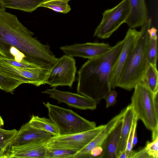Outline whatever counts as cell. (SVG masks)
<instances>
[{
	"label": "cell",
	"mask_w": 158,
	"mask_h": 158,
	"mask_svg": "<svg viewBox=\"0 0 158 158\" xmlns=\"http://www.w3.org/2000/svg\"><path fill=\"white\" fill-rule=\"evenodd\" d=\"M145 148L151 158H157L158 138L151 142L148 141Z\"/></svg>",
	"instance_id": "obj_28"
},
{
	"label": "cell",
	"mask_w": 158,
	"mask_h": 158,
	"mask_svg": "<svg viewBox=\"0 0 158 158\" xmlns=\"http://www.w3.org/2000/svg\"><path fill=\"white\" fill-rule=\"evenodd\" d=\"M40 7H44L50 9L59 13L66 14L71 9L68 2L60 0H53L43 2Z\"/></svg>",
	"instance_id": "obj_22"
},
{
	"label": "cell",
	"mask_w": 158,
	"mask_h": 158,
	"mask_svg": "<svg viewBox=\"0 0 158 158\" xmlns=\"http://www.w3.org/2000/svg\"><path fill=\"white\" fill-rule=\"evenodd\" d=\"M77 69L75 59L64 55L58 58L51 67L46 84L51 87L67 86L72 87L75 81Z\"/></svg>",
	"instance_id": "obj_7"
},
{
	"label": "cell",
	"mask_w": 158,
	"mask_h": 158,
	"mask_svg": "<svg viewBox=\"0 0 158 158\" xmlns=\"http://www.w3.org/2000/svg\"><path fill=\"white\" fill-rule=\"evenodd\" d=\"M0 59L9 64L26 70L34 71L39 68H41L33 64L22 62H17L14 60L1 56Z\"/></svg>",
	"instance_id": "obj_26"
},
{
	"label": "cell",
	"mask_w": 158,
	"mask_h": 158,
	"mask_svg": "<svg viewBox=\"0 0 158 158\" xmlns=\"http://www.w3.org/2000/svg\"><path fill=\"white\" fill-rule=\"evenodd\" d=\"M140 34L135 28H129L123 39L122 49L110 72L109 85L110 89L117 87V83L122 71L133 49Z\"/></svg>",
	"instance_id": "obj_10"
},
{
	"label": "cell",
	"mask_w": 158,
	"mask_h": 158,
	"mask_svg": "<svg viewBox=\"0 0 158 158\" xmlns=\"http://www.w3.org/2000/svg\"><path fill=\"white\" fill-rule=\"evenodd\" d=\"M118 158H128L126 150L123 151L119 155Z\"/></svg>",
	"instance_id": "obj_36"
},
{
	"label": "cell",
	"mask_w": 158,
	"mask_h": 158,
	"mask_svg": "<svg viewBox=\"0 0 158 158\" xmlns=\"http://www.w3.org/2000/svg\"><path fill=\"white\" fill-rule=\"evenodd\" d=\"M103 149L101 146H98L93 148L90 152L89 158H99L102 154Z\"/></svg>",
	"instance_id": "obj_33"
},
{
	"label": "cell",
	"mask_w": 158,
	"mask_h": 158,
	"mask_svg": "<svg viewBox=\"0 0 158 158\" xmlns=\"http://www.w3.org/2000/svg\"><path fill=\"white\" fill-rule=\"evenodd\" d=\"M23 83L19 80L0 74V89L6 92L13 94L17 88Z\"/></svg>",
	"instance_id": "obj_23"
},
{
	"label": "cell",
	"mask_w": 158,
	"mask_h": 158,
	"mask_svg": "<svg viewBox=\"0 0 158 158\" xmlns=\"http://www.w3.org/2000/svg\"><path fill=\"white\" fill-rule=\"evenodd\" d=\"M42 93L48 94L50 98L77 109L93 110L96 108L97 104L94 100L78 93L60 91L55 87L47 89Z\"/></svg>",
	"instance_id": "obj_12"
},
{
	"label": "cell",
	"mask_w": 158,
	"mask_h": 158,
	"mask_svg": "<svg viewBox=\"0 0 158 158\" xmlns=\"http://www.w3.org/2000/svg\"><path fill=\"white\" fill-rule=\"evenodd\" d=\"M110 131L105 127L93 139L81 150L77 152L73 158H89L90 151L98 146H102L107 134Z\"/></svg>",
	"instance_id": "obj_20"
},
{
	"label": "cell",
	"mask_w": 158,
	"mask_h": 158,
	"mask_svg": "<svg viewBox=\"0 0 158 158\" xmlns=\"http://www.w3.org/2000/svg\"><path fill=\"white\" fill-rule=\"evenodd\" d=\"M28 123L32 127L47 132L53 136L60 135L58 128L50 118L33 115Z\"/></svg>",
	"instance_id": "obj_19"
},
{
	"label": "cell",
	"mask_w": 158,
	"mask_h": 158,
	"mask_svg": "<svg viewBox=\"0 0 158 158\" xmlns=\"http://www.w3.org/2000/svg\"><path fill=\"white\" fill-rule=\"evenodd\" d=\"M138 142L136 129L134 131L132 141V147L133 148L136 144Z\"/></svg>",
	"instance_id": "obj_35"
},
{
	"label": "cell",
	"mask_w": 158,
	"mask_h": 158,
	"mask_svg": "<svg viewBox=\"0 0 158 158\" xmlns=\"http://www.w3.org/2000/svg\"><path fill=\"white\" fill-rule=\"evenodd\" d=\"M124 44L123 40L108 52L89 59L78 72L77 92L94 100L97 104L105 99L111 89L109 77Z\"/></svg>",
	"instance_id": "obj_2"
},
{
	"label": "cell",
	"mask_w": 158,
	"mask_h": 158,
	"mask_svg": "<svg viewBox=\"0 0 158 158\" xmlns=\"http://www.w3.org/2000/svg\"><path fill=\"white\" fill-rule=\"evenodd\" d=\"M157 30L156 28L154 27H150L148 30L149 37L153 39L157 40Z\"/></svg>",
	"instance_id": "obj_34"
},
{
	"label": "cell",
	"mask_w": 158,
	"mask_h": 158,
	"mask_svg": "<svg viewBox=\"0 0 158 158\" xmlns=\"http://www.w3.org/2000/svg\"><path fill=\"white\" fill-rule=\"evenodd\" d=\"M105 125L81 133L53 136L46 142L47 148L67 149L77 152L93 139L104 129Z\"/></svg>",
	"instance_id": "obj_8"
},
{
	"label": "cell",
	"mask_w": 158,
	"mask_h": 158,
	"mask_svg": "<svg viewBox=\"0 0 158 158\" xmlns=\"http://www.w3.org/2000/svg\"><path fill=\"white\" fill-rule=\"evenodd\" d=\"M135 114L130 105L126 108L123 117V123L117 152V158L126 149L128 137L131 131Z\"/></svg>",
	"instance_id": "obj_17"
},
{
	"label": "cell",
	"mask_w": 158,
	"mask_h": 158,
	"mask_svg": "<svg viewBox=\"0 0 158 158\" xmlns=\"http://www.w3.org/2000/svg\"><path fill=\"white\" fill-rule=\"evenodd\" d=\"M117 92L114 90L111 89L105 98L106 101V108L114 105L116 102V98Z\"/></svg>",
	"instance_id": "obj_31"
},
{
	"label": "cell",
	"mask_w": 158,
	"mask_h": 158,
	"mask_svg": "<svg viewBox=\"0 0 158 158\" xmlns=\"http://www.w3.org/2000/svg\"><path fill=\"white\" fill-rule=\"evenodd\" d=\"M51 69L39 68L34 71L26 70L9 64L0 59V74L36 86L46 84Z\"/></svg>",
	"instance_id": "obj_9"
},
{
	"label": "cell",
	"mask_w": 158,
	"mask_h": 158,
	"mask_svg": "<svg viewBox=\"0 0 158 158\" xmlns=\"http://www.w3.org/2000/svg\"><path fill=\"white\" fill-rule=\"evenodd\" d=\"M142 78L152 92H158V72L156 65L149 64Z\"/></svg>",
	"instance_id": "obj_21"
},
{
	"label": "cell",
	"mask_w": 158,
	"mask_h": 158,
	"mask_svg": "<svg viewBox=\"0 0 158 158\" xmlns=\"http://www.w3.org/2000/svg\"><path fill=\"white\" fill-rule=\"evenodd\" d=\"M122 118L106 136L101 146L103 151L99 158H117V152L123 123Z\"/></svg>",
	"instance_id": "obj_16"
},
{
	"label": "cell",
	"mask_w": 158,
	"mask_h": 158,
	"mask_svg": "<svg viewBox=\"0 0 158 158\" xmlns=\"http://www.w3.org/2000/svg\"><path fill=\"white\" fill-rule=\"evenodd\" d=\"M43 103L48 110L49 118L58 128L59 135L83 132L97 127L95 122L87 120L72 110L48 102Z\"/></svg>",
	"instance_id": "obj_5"
},
{
	"label": "cell",
	"mask_w": 158,
	"mask_h": 158,
	"mask_svg": "<svg viewBox=\"0 0 158 158\" xmlns=\"http://www.w3.org/2000/svg\"><path fill=\"white\" fill-rule=\"evenodd\" d=\"M18 131L14 129L11 130H6L0 127V142L15 137Z\"/></svg>",
	"instance_id": "obj_30"
},
{
	"label": "cell",
	"mask_w": 158,
	"mask_h": 158,
	"mask_svg": "<svg viewBox=\"0 0 158 158\" xmlns=\"http://www.w3.org/2000/svg\"><path fill=\"white\" fill-rule=\"evenodd\" d=\"M45 0H0L4 7L31 12L36 10Z\"/></svg>",
	"instance_id": "obj_18"
},
{
	"label": "cell",
	"mask_w": 158,
	"mask_h": 158,
	"mask_svg": "<svg viewBox=\"0 0 158 158\" xmlns=\"http://www.w3.org/2000/svg\"><path fill=\"white\" fill-rule=\"evenodd\" d=\"M112 47L105 43L87 42L65 45L60 49L67 56L90 59L99 56L109 51Z\"/></svg>",
	"instance_id": "obj_11"
},
{
	"label": "cell",
	"mask_w": 158,
	"mask_h": 158,
	"mask_svg": "<svg viewBox=\"0 0 158 158\" xmlns=\"http://www.w3.org/2000/svg\"><path fill=\"white\" fill-rule=\"evenodd\" d=\"M152 22V19H148L141 26L136 43L122 71L117 87L131 91L143 77L149 64L147 57L148 30Z\"/></svg>",
	"instance_id": "obj_3"
},
{
	"label": "cell",
	"mask_w": 158,
	"mask_h": 158,
	"mask_svg": "<svg viewBox=\"0 0 158 158\" xmlns=\"http://www.w3.org/2000/svg\"><path fill=\"white\" fill-rule=\"evenodd\" d=\"M15 137L0 142V158H6Z\"/></svg>",
	"instance_id": "obj_29"
},
{
	"label": "cell",
	"mask_w": 158,
	"mask_h": 158,
	"mask_svg": "<svg viewBox=\"0 0 158 158\" xmlns=\"http://www.w3.org/2000/svg\"><path fill=\"white\" fill-rule=\"evenodd\" d=\"M52 136L47 132L32 127L28 122L18 131L12 141V146L32 142H47Z\"/></svg>",
	"instance_id": "obj_14"
},
{
	"label": "cell",
	"mask_w": 158,
	"mask_h": 158,
	"mask_svg": "<svg viewBox=\"0 0 158 158\" xmlns=\"http://www.w3.org/2000/svg\"><path fill=\"white\" fill-rule=\"evenodd\" d=\"M128 0H123L114 7L104 11L102 20L94 36L102 39L109 38L123 23L129 13Z\"/></svg>",
	"instance_id": "obj_6"
},
{
	"label": "cell",
	"mask_w": 158,
	"mask_h": 158,
	"mask_svg": "<svg viewBox=\"0 0 158 158\" xmlns=\"http://www.w3.org/2000/svg\"><path fill=\"white\" fill-rule=\"evenodd\" d=\"M4 125V121L2 117L0 115V127Z\"/></svg>",
	"instance_id": "obj_37"
},
{
	"label": "cell",
	"mask_w": 158,
	"mask_h": 158,
	"mask_svg": "<svg viewBox=\"0 0 158 158\" xmlns=\"http://www.w3.org/2000/svg\"><path fill=\"white\" fill-rule=\"evenodd\" d=\"M157 40L149 37L147 48V57L149 64L156 65L157 60Z\"/></svg>",
	"instance_id": "obj_25"
},
{
	"label": "cell",
	"mask_w": 158,
	"mask_h": 158,
	"mask_svg": "<svg viewBox=\"0 0 158 158\" xmlns=\"http://www.w3.org/2000/svg\"><path fill=\"white\" fill-rule=\"evenodd\" d=\"M130 11L126 20L130 28L142 26L148 20V11L145 0H128Z\"/></svg>",
	"instance_id": "obj_15"
},
{
	"label": "cell",
	"mask_w": 158,
	"mask_h": 158,
	"mask_svg": "<svg viewBox=\"0 0 158 158\" xmlns=\"http://www.w3.org/2000/svg\"><path fill=\"white\" fill-rule=\"evenodd\" d=\"M151 158V157L147 152L145 147L138 152H135L133 151L131 157V158Z\"/></svg>",
	"instance_id": "obj_32"
},
{
	"label": "cell",
	"mask_w": 158,
	"mask_h": 158,
	"mask_svg": "<svg viewBox=\"0 0 158 158\" xmlns=\"http://www.w3.org/2000/svg\"><path fill=\"white\" fill-rule=\"evenodd\" d=\"M77 152L67 149L47 148L45 158H73Z\"/></svg>",
	"instance_id": "obj_24"
},
{
	"label": "cell",
	"mask_w": 158,
	"mask_h": 158,
	"mask_svg": "<svg viewBox=\"0 0 158 158\" xmlns=\"http://www.w3.org/2000/svg\"><path fill=\"white\" fill-rule=\"evenodd\" d=\"M138 119L135 115L133 120L132 126L127 139L126 151L128 158H131L133 151L132 150V141L134 133L136 129Z\"/></svg>",
	"instance_id": "obj_27"
},
{
	"label": "cell",
	"mask_w": 158,
	"mask_h": 158,
	"mask_svg": "<svg viewBox=\"0 0 158 158\" xmlns=\"http://www.w3.org/2000/svg\"><path fill=\"white\" fill-rule=\"evenodd\" d=\"M134 89L130 105L138 119L152 132L158 131V92H152L143 78Z\"/></svg>",
	"instance_id": "obj_4"
},
{
	"label": "cell",
	"mask_w": 158,
	"mask_h": 158,
	"mask_svg": "<svg viewBox=\"0 0 158 158\" xmlns=\"http://www.w3.org/2000/svg\"><path fill=\"white\" fill-rule=\"evenodd\" d=\"M34 35L15 15L0 9V56L9 58L10 51L16 48L25 55L27 62L50 69L58 58L48 44H42Z\"/></svg>",
	"instance_id": "obj_1"
},
{
	"label": "cell",
	"mask_w": 158,
	"mask_h": 158,
	"mask_svg": "<svg viewBox=\"0 0 158 158\" xmlns=\"http://www.w3.org/2000/svg\"><path fill=\"white\" fill-rule=\"evenodd\" d=\"M0 9L5 10V8L3 7L0 2Z\"/></svg>",
	"instance_id": "obj_38"
},
{
	"label": "cell",
	"mask_w": 158,
	"mask_h": 158,
	"mask_svg": "<svg viewBox=\"0 0 158 158\" xmlns=\"http://www.w3.org/2000/svg\"><path fill=\"white\" fill-rule=\"evenodd\" d=\"M46 142H32L12 146L6 158H45Z\"/></svg>",
	"instance_id": "obj_13"
},
{
	"label": "cell",
	"mask_w": 158,
	"mask_h": 158,
	"mask_svg": "<svg viewBox=\"0 0 158 158\" xmlns=\"http://www.w3.org/2000/svg\"><path fill=\"white\" fill-rule=\"evenodd\" d=\"M52 0H45L44 2H47V1H52ZM60 0L64 1H66V2H68L70 0Z\"/></svg>",
	"instance_id": "obj_39"
}]
</instances>
